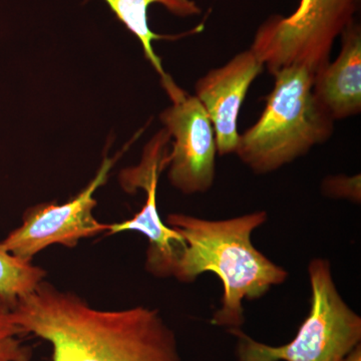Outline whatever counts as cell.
<instances>
[{
    "mask_svg": "<svg viewBox=\"0 0 361 361\" xmlns=\"http://www.w3.org/2000/svg\"><path fill=\"white\" fill-rule=\"evenodd\" d=\"M267 219L265 211L222 220L183 213L167 217V225L185 244L176 259L172 276L192 283L211 272L222 282L221 306L211 320L216 326L240 329L245 322L243 301L261 298L289 276L288 271L272 262L252 242L253 232Z\"/></svg>",
    "mask_w": 361,
    "mask_h": 361,
    "instance_id": "7a4b0ae2",
    "label": "cell"
},
{
    "mask_svg": "<svg viewBox=\"0 0 361 361\" xmlns=\"http://www.w3.org/2000/svg\"><path fill=\"white\" fill-rule=\"evenodd\" d=\"M25 336L51 345V361H183L175 332L157 310L92 307L42 280L13 307Z\"/></svg>",
    "mask_w": 361,
    "mask_h": 361,
    "instance_id": "6da1fadb",
    "label": "cell"
},
{
    "mask_svg": "<svg viewBox=\"0 0 361 361\" xmlns=\"http://www.w3.org/2000/svg\"><path fill=\"white\" fill-rule=\"evenodd\" d=\"M161 82L172 103L160 115L172 144L168 179L180 193H207L215 182L218 154L212 123L198 99L170 75L161 78Z\"/></svg>",
    "mask_w": 361,
    "mask_h": 361,
    "instance_id": "8992f818",
    "label": "cell"
},
{
    "mask_svg": "<svg viewBox=\"0 0 361 361\" xmlns=\"http://www.w3.org/2000/svg\"><path fill=\"white\" fill-rule=\"evenodd\" d=\"M116 159L106 158L94 179L65 204L45 203L28 209L20 227L9 233L0 246L16 257L32 262V258L54 244L73 248L78 241L108 231L109 224L94 218V193L106 184Z\"/></svg>",
    "mask_w": 361,
    "mask_h": 361,
    "instance_id": "52a82bcc",
    "label": "cell"
},
{
    "mask_svg": "<svg viewBox=\"0 0 361 361\" xmlns=\"http://www.w3.org/2000/svg\"><path fill=\"white\" fill-rule=\"evenodd\" d=\"M360 0H300L291 16H271L256 30L250 49L271 75L301 66L315 75L332 47L355 20Z\"/></svg>",
    "mask_w": 361,
    "mask_h": 361,
    "instance_id": "5b68a950",
    "label": "cell"
},
{
    "mask_svg": "<svg viewBox=\"0 0 361 361\" xmlns=\"http://www.w3.org/2000/svg\"><path fill=\"white\" fill-rule=\"evenodd\" d=\"M342 361H361V346L360 344L356 346L353 351Z\"/></svg>",
    "mask_w": 361,
    "mask_h": 361,
    "instance_id": "9a60e30c",
    "label": "cell"
},
{
    "mask_svg": "<svg viewBox=\"0 0 361 361\" xmlns=\"http://www.w3.org/2000/svg\"><path fill=\"white\" fill-rule=\"evenodd\" d=\"M25 336L13 308L0 299V361H32L33 349Z\"/></svg>",
    "mask_w": 361,
    "mask_h": 361,
    "instance_id": "4fadbf2b",
    "label": "cell"
},
{
    "mask_svg": "<svg viewBox=\"0 0 361 361\" xmlns=\"http://www.w3.org/2000/svg\"><path fill=\"white\" fill-rule=\"evenodd\" d=\"M265 66L250 49L239 52L225 65L209 71L195 85L198 99L212 123L218 154L231 155L238 146L242 104Z\"/></svg>",
    "mask_w": 361,
    "mask_h": 361,
    "instance_id": "9c48e42d",
    "label": "cell"
},
{
    "mask_svg": "<svg viewBox=\"0 0 361 361\" xmlns=\"http://www.w3.org/2000/svg\"><path fill=\"white\" fill-rule=\"evenodd\" d=\"M310 310L295 337L284 345L272 346L229 329L237 338L238 361H342L361 341V317L349 307L338 290L327 259L314 258L308 265Z\"/></svg>",
    "mask_w": 361,
    "mask_h": 361,
    "instance_id": "277c9868",
    "label": "cell"
},
{
    "mask_svg": "<svg viewBox=\"0 0 361 361\" xmlns=\"http://www.w3.org/2000/svg\"><path fill=\"white\" fill-rule=\"evenodd\" d=\"M322 191L329 198L344 199L360 204L361 201L360 175L329 176L322 180Z\"/></svg>",
    "mask_w": 361,
    "mask_h": 361,
    "instance_id": "5bb4252c",
    "label": "cell"
},
{
    "mask_svg": "<svg viewBox=\"0 0 361 361\" xmlns=\"http://www.w3.org/2000/svg\"><path fill=\"white\" fill-rule=\"evenodd\" d=\"M257 122L240 134L236 154L257 175L275 172L324 144L334 122L313 96L314 75L301 66L277 71Z\"/></svg>",
    "mask_w": 361,
    "mask_h": 361,
    "instance_id": "3957f363",
    "label": "cell"
},
{
    "mask_svg": "<svg viewBox=\"0 0 361 361\" xmlns=\"http://www.w3.org/2000/svg\"><path fill=\"white\" fill-rule=\"evenodd\" d=\"M47 272L25 262L0 246V299L11 306L44 280Z\"/></svg>",
    "mask_w": 361,
    "mask_h": 361,
    "instance_id": "7c38bea8",
    "label": "cell"
},
{
    "mask_svg": "<svg viewBox=\"0 0 361 361\" xmlns=\"http://www.w3.org/2000/svg\"><path fill=\"white\" fill-rule=\"evenodd\" d=\"M170 142V135L163 128L145 147L139 165L121 172L123 189L132 194L139 189L144 190L146 202L134 218L110 224L108 228L110 234L134 231L147 237L149 247L146 269L157 277L172 276L176 259L185 245L182 237L161 221L157 204L159 179L169 165Z\"/></svg>",
    "mask_w": 361,
    "mask_h": 361,
    "instance_id": "ba28073f",
    "label": "cell"
},
{
    "mask_svg": "<svg viewBox=\"0 0 361 361\" xmlns=\"http://www.w3.org/2000/svg\"><path fill=\"white\" fill-rule=\"evenodd\" d=\"M341 39L338 56L315 73L312 87L316 101L334 122L361 113L360 23L353 21Z\"/></svg>",
    "mask_w": 361,
    "mask_h": 361,
    "instance_id": "30bf717a",
    "label": "cell"
},
{
    "mask_svg": "<svg viewBox=\"0 0 361 361\" xmlns=\"http://www.w3.org/2000/svg\"><path fill=\"white\" fill-rule=\"evenodd\" d=\"M116 18L135 35L142 45L145 56L161 78L168 75L161 59L154 49L153 42L166 39L151 30L149 25V8L160 4L169 13L178 18H187L200 16L202 8L194 0H104Z\"/></svg>",
    "mask_w": 361,
    "mask_h": 361,
    "instance_id": "8fae6325",
    "label": "cell"
}]
</instances>
